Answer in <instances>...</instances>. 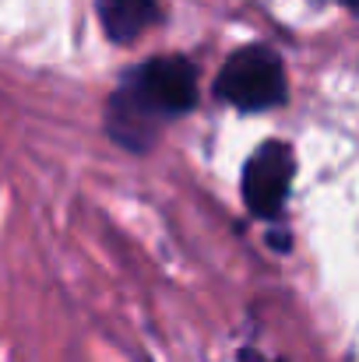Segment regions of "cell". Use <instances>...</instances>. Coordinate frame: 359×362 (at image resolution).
I'll return each mask as SVG.
<instances>
[{
  "mask_svg": "<svg viewBox=\"0 0 359 362\" xmlns=\"http://www.w3.org/2000/svg\"><path fill=\"white\" fill-rule=\"evenodd\" d=\"M137 99L159 117H183L198 103V71L183 57H155L123 78Z\"/></svg>",
  "mask_w": 359,
  "mask_h": 362,
  "instance_id": "2",
  "label": "cell"
},
{
  "mask_svg": "<svg viewBox=\"0 0 359 362\" xmlns=\"http://www.w3.org/2000/svg\"><path fill=\"white\" fill-rule=\"evenodd\" d=\"M342 4H349V7H359V0H342Z\"/></svg>",
  "mask_w": 359,
  "mask_h": 362,
  "instance_id": "6",
  "label": "cell"
},
{
  "mask_svg": "<svg viewBox=\"0 0 359 362\" xmlns=\"http://www.w3.org/2000/svg\"><path fill=\"white\" fill-rule=\"evenodd\" d=\"M292 173H296L292 148L285 141H264L243 169L239 187H243L246 211L257 218H278L292 187Z\"/></svg>",
  "mask_w": 359,
  "mask_h": 362,
  "instance_id": "3",
  "label": "cell"
},
{
  "mask_svg": "<svg viewBox=\"0 0 359 362\" xmlns=\"http://www.w3.org/2000/svg\"><path fill=\"white\" fill-rule=\"evenodd\" d=\"M215 95L243 113H264L285 103V67L268 46H243L215 78Z\"/></svg>",
  "mask_w": 359,
  "mask_h": 362,
  "instance_id": "1",
  "label": "cell"
},
{
  "mask_svg": "<svg viewBox=\"0 0 359 362\" xmlns=\"http://www.w3.org/2000/svg\"><path fill=\"white\" fill-rule=\"evenodd\" d=\"M103 32L110 35V42H134L141 32H148L159 21V4L155 0H96Z\"/></svg>",
  "mask_w": 359,
  "mask_h": 362,
  "instance_id": "5",
  "label": "cell"
},
{
  "mask_svg": "<svg viewBox=\"0 0 359 362\" xmlns=\"http://www.w3.org/2000/svg\"><path fill=\"white\" fill-rule=\"evenodd\" d=\"M159 130V117L137 99V92L123 81L117 92L110 95L106 110V134L127 151H148Z\"/></svg>",
  "mask_w": 359,
  "mask_h": 362,
  "instance_id": "4",
  "label": "cell"
}]
</instances>
